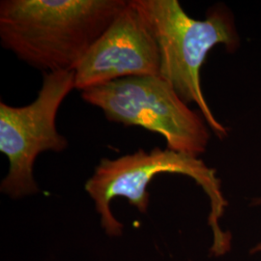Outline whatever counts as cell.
<instances>
[{
  "instance_id": "obj_1",
  "label": "cell",
  "mask_w": 261,
  "mask_h": 261,
  "mask_svg": "<svg viewBox=\"0 0 261 261\" xmlns=\"http://www.w3.org/2000/svg\"><path fill=\"white\" fill-rule=\"evenodd\" d=\"M128 0H2L0 42L44 72L74 71Z\"/></svg>"
},
{
  "instance_id": "obj_2",
  "label": "cell",
  "mask_w": 261,
  "mask_h": 261,
  "mask_svg": "<svg viewBox=\"0 0 261 261\" xmlns=\"http://www.w3.org/2000/svg\"><path fill=\"white\" fill-rule=\"evenodd\" d=\"M165 173L191 177L203 190L210 202L208 224L213 233L210 252L215 256L229 252L231 235L220 225L227 201L216 170L200 159L168 148L156 147L149 152L140 149L119 158H103L95 168L84 189L93 200L107 235L119 237L123 233V224L112 213V200L126 198L140 213L146 214L150 201L147 187L155 176Z\"/></svg>"
},
{
  "instance_id": "obj_3",
  "label": "cell",
  "mask_w": 261,
  "mask_h": 261,
  "mask_svg": "<svg viewBox=\"0 0 261 261\" xmlns=\"http://www.w3.org/2000/svg\"><path fill=\"white\" fill-rule=\"evenodd\" d=\"M149 23L158 45L159 75L187 103H196L207 125L220 139L226 137L202 92L200 70L209 51L223 44L228 51L239 46L231 14L224 6L208 10L202 20L189 17L177 0H135Z\"/></svg>"
},
{
  "instance_id": "obj_4",
  "label": "cell",
  "mask_w": 261,
  "mask_h": 261,
  "mask_svg": "<svg viewBox=\"0 0 261 261\" xmlns=\"http://www.w3.org/2000/svg\"><path fill=\"white\" fill-rule=\"evenodd\" d=\"M81 95L84 102L102 110L109 121L161 135L168 149L196 158L207 149L210 130L204 117L192 111L160 75L120 79Z\"/></svg>"
},
{
  "instance_id": "obj_5",
  "label": "cell",
  "mask_w": 261,
  "mask_h": 261,
  "mask_svg": "<svg viewBox=\"0 0 261 261\" xmlns=\"http://www.w3.org/2000/svg\"><path fill=\"white\" fill-rule=\"evenodd\" d=\"M75 88L74 71L44 72L36 99L23 107L0 102V152L9 170L0 191L19 199L39 192L34 165L41 153L63 152L69 142L56 128L58 110Z\"/></svg>"
},
{
  "instance_id": "obj_6",
  "label": "cell",
  "mask_w": 261,
  "mask_h": 261,
  "mask_svg": "<svg viewBox=\"0 0 261 261\" xmlns=\"http://www.w3.org/2000/svg\"><path fill=\"white\" fill-rule=\"evenodd\" d=\"M159 72L155 36L135 0H128L75 67V88L84 91L125 77L159 75Z\"/></svg>"
},
{
  "instance_id": "obj_7",
  "label": "cell",
  "mask_w": 261,
  "mask_h": 261,
  "mask_svg": "<svg viewBox=\"0 0 261 261\" xmlns=\"http://www.w3.org/2000/svg\"><path fill=\"white\" fill-rule=\"evenodd\" d=\"M255 204H261V198L255 199ZM252 253H253V254H255V253H261V243L257 244V245L252 249Z\"/></svg>"
}]
</instances>
